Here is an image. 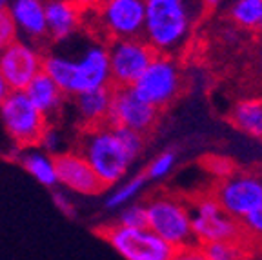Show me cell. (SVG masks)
<instances>
[{
    "instance_id": "20",
    "label": "cell",
    "mask_w": 262,
    "mask_h": 260,
    "mask_svg": "<svg viewBox=\"0 0 262 260\" xmlns=\"http://www.w3.org/2000/svg\"><path fill=\"white\" fill-rule=\"evenodd\" d=\"M229 120L242 133L262 138V98H248L238 102L229 113Z\"/></svg>"
},
{
    "instance_id": "33",
    "label": "cell",
    "mask_w": 262,
    "mask_h": 260,
    "mask_svg": "<svg viewBox=\"0 0 262 260\" xmlns=\"http://www.w3.org/2000/svg\"><path fill=\"white\" fill-rule=\"evenodd\" d=\"M9 4V0H0V9H6Z\"/></svg>"
},
{
    "instance_id": "8",
    "label": "cell",
    "mask_w": 262,
    "mask_h": 260,
    "mask_svg": "<svg viewBox=\"0 0 262 260\" xmlns=\"http://www.w3.org/2000/svg\"><path fill=\"white\" fill-rule=\"evenodd\" d=\"M189 213L193 239L199 240L201 246L211 242H241L244 236L241 220L228 215L213 197L201 199Z\"/></svg>"
},
{
    "instance_id": "17",
    "label": "cell",
    "mask_w": 262,
    "mask_h": 260,
    "mask_svg": "<svg viewBox=\"0 0 262 260\" xmlns=\"http://www.w3.org/2000/svg\"><path fill=\"white\" fill-rule=\"evenodd\" d=\"M8 9L15 20L16 29L24 31L33 40L48 38L44 0H13Z\"/></svg>"
},
{
    "instance_id": "22",
    "label": "cell",
    "mask_w": 262,
    "mask_h": 260,
    "mask_svg": "<svg viewBox=\"0 0 262 260\" xmlns=\"http://www.w3.org/2000/svg\"><path fill=\"white\" fill-rule=\"evenodd\" d=\"M146 182H147V177L144 175V173H140V175L129 179L126 184H122L119 189H115V191L111 193V197L107 199L106 206L110 207V209H115V207H119V206H122V204L129 202V200L133 199V197H135L144 186H146Z\"/></svg>"
},
{
    "instance_id": "27",
    "label": "cell",
    "mask_w": 262,
    "mask_h": 260,
    "mask_svg": "<svg viewBox=\"0 0 262 260\" xmlns=\"http://www.w3.org/2000/svg\"><path fill=\"white\" fill-rule=\"evenodd\" d=\"M204 166L211 175L219 177V179H226L235 173V164L224 157H208L204 160Z\"/></svg>"
},
{
    "instance_id": "19",
    "label": "cell",
    "mask_w": 262,
    "mask_h": 260,
    "mask_svg": "<svg viewBox=\"0 0 262 260\" xmlns=\"http://www.w3.org/2000/svg\"><path fill=\"white\" fill-rule=\"evenodd\" d=\"M20 149V147H18ZM15 162H18L33 179L46 187H55L58 184L57 169H55V160L51 153L44 151H33L24 147L15 155Z\"/></svg>"
},
{
    "instance_id": "15",
    "label": "cell",
    "mask_w": 262,
    "mask_h": 260,
    "mask_svg": "<svg viewBox=\"0 0 262 260\" xmlns=\"http://www.w3.org/2000/svg\"><path fill=\"white\" fill-rule=\"evenodd\" d=\"M80 9L71 0H48L46 2V26L51 42H64L80 26Z\"/></svg>"
},
{
    "instance_id": "16",
    "label": "cell",
    "mask_w": 262,
    "mask_h": 260,
    "mask_svg": "<svg viewBox=\"0 0 262 260\" xmlns=\"http://www.w3.org/2000/svg\"><path fill=\"white\" fill-rule=\"evenodd\" d=\"M111 95H113L111 84L75 95V106H77L78 117H80L82 129L106 126L111 106Z\"/></svg>"
},
{
    "instance_id": "14",
    "label": "cell",
    "mask_w": 262,
    "mask_h": 260,
    "mask_svg": "<svg viewBox=\"0 0 262 260\" xmlns=\"http://www.w3.org/2000/svg\"><path fill=\"white\" fill-rule=\"evenodd\" d=\"M53 160L58 184L68 187L70 191L78 195H100L106 189L90 162L77 151L55 153Z\"/></svg>"
},
{
    "instance_id": "2",
    "label": "cell",
    "mask_w": 262,
    "mask_h": 260,
    "mask_svg": "<svg viewBox=\"0 0 262 260\" xmlns=\"http://www.w3.org/2000/svg\"><path fill=\"white\" fill-rule=\"evenodd\" d=\"M77 153L90 162L100 182L106 187L115 186L129 169L133 157L124 146L115 127L100 126L82 129Z\"/></svg>"
},
{
    "instance_id": "23",
    "label": "cell",
    "mask_w": 262,
    "mask_h": 260,
    "mask_svg": "<svg viewBox=\"0 0 262 260\" xmlns=\"http://www.w3.org/2000/svg\"><path fill=\"white\" fill-rule=\"evenodd\" d=\"M201 248L208 260H244L241 242H211Z\"/></svg>"
},
{
    "instance_id": "26",
    "label": "cell",
    "mask_w": 262,
    "mask_h": 260,
    "mask_svg": "<svg viewBox=\"0 0 262 260\" xmlns=\"http://www.w3.org/2000/svg\"><path fill=\"white\" fill-rule=\"evenodd\" d=\"M16 31L18 29H16L9 9H0V51L16 40Z\"/></svg>"
},
{
    "instance_id": "11",
    "label": "cell",
    "mask_w": 262,
    "mask_h": 260,
    "mask_svg": "<svg viewBox=\"0 0 262 260\" xmlns=\"http://www.w3.org/2000/svg\"><path fill=\"white\" fill-rule=\"evenodd\" d=\"M209 197L233 219L242 220L258 204H262V177L233 173L215 186Z\"/></svg>"
},
{
    "instance_id": "13",
    "label": "cell",
    "mask_w": 262,
    "mask_h": 260,
    "mask_svg": "<svg viewBox=\"0 0 262 260\" xmlns=\"http://www.w3.org/2000/svg\"><path fill=\"white\" fill-rule=\"evenodd\" d=\"M42 57L33 46L15 40L0 51V75L11 91H24L42 71Z\"/></svg>"
},
{
    "instance_id": "24",
    "label": "cell",
    "mask_w": 262,
    "mask_h": 260,
    "mask_svg": "<svg viewBox=\"0 0 262 260\" xmlns=\"http://www.w3.org/2000/svg\"><path fill=\"white\" fill-rule=\"evenodd\" d=\"M117 224H120V226H126V228H135V229L147 228L146 206H142V204H133V206L126 207V209H124V211L119 215Z\"/></svg>"
},
{
    "instance_id": "3",
    "label": "cell",
    "mask_w": 262,
    "mask_h": 260,
    "mask_svg": "<svg viewBox=\"0 0 262 260\" xmlns=\"http://www.w3.org/2000/svg\"><path fill=\"white\" fill-rule=\"evenodd\" d=\"M144 37L159 53L171 51L188 35L189 15L184 0H144Z\"/></svg>"
},
{
    "instance_id": "10",
    "label": "cell",
    "mask_w": 262,
    "mask_h": 260,
    "mask_svg": "<svg viewBox=\"0 0 262 260\" xmlns=\"http://www.w3.org/2000/svg\"><path fill=\"white\" fill-rule=\"evenodd\" d=\"M133 90L157 110H162L179 97L182 73L171 58L159 55L133 84Z\"/></svg>"
},
{
    "instance_id": "6",
    "label": "cell",
    "mask_w": 262,
    "mask_h": 260,
    "mask_svg": "<svg viewBox=\"0 0 262 260\" xmlns=\"http://www.w3.org/2000/svg\"><path fill=\"white\" fill-rule=\"evenodd\" d=\"M107 51H110V84L115 88L133 85L147 69V66L160 55L149 42L142 40L140 37L113 40Z\"/></svg>"
},
{
    "instance_id": "21",
    "label": "cell",
    "mask_w": 262,
    "mask_h": 260,
    "mask_svg": "<svg viewBox=\"0 0 262 260\" xmlns=\"http://www.w3.org/2000/svg\"><path fill=\"white\" fill-rule=\"evenodd\" d=\"M231 20L242 29H258L262 22V0H237L229 9Z\"/></svg>"
},
{
    "instance_id": "30",
    "label": "cell",
    "mask_w": 262,
    "mask_h": 260,
    "mask_svg": "<svg viewBox=\"0 0 262 260\" xmlns=\"http://www.w3.org/2000/svg\"><path fill=\"white\" fill-rule=\"evenodd\" d=\"M53 202L66 216H75V206L64 191H53Z\"/></svg>"
},
{
    "instance_id": "1",
    "label": "cell",
    "mask_w": 262,
    "mask_h": 260,
    "mask_svg": "<svg viewBox=\"0 0 262 260\" xmlns=\"http://www.w3.org/2000/svg\"><path fill=\"white\" fill-rule=\"evenodd\" d=\"M42 71L53 78L64 95H78L110 84V51L104 46H91L80 60L48 55Z\"/></svg>"
},
{
    "instance_id": "18",
    "label": "cell",
    "mask_w": 262,
    "mask_h": 260,
    "mask_svg": "<svg viewBox=\"0 0 262 260\" xmlns=\"http://www.w3.org/2000/svg\"><path fill=\"white\" fill-rule=\"evenodd\" d=\"M24 93L35 104V107L48 118V122L51 117L58 115L66 98L64 91L58 88L57 82L49 77V75H46L44 71H40L37 77L29 82V85L24 90Z\"/></svg>"
},
{
    "instance_id": "7",
    "label": "cell",
    "mask_w": 262,
    "mask_h": 260,
    "mask_svg": "<svg viewBox=\"0 0 262 260\" xmlns=\"http://www.w3.org/2000/svg\"><path fill=\"white\" fill-rule=\"evenodd\" d=\"M147 228L177 249L189 246L193 240L191 213L171 197H159L146 206Z\"/></svg>"
},
{
    "instance_id": "5",
    "label": "cell",
    "mask_w": 262,
    "mask_h": 260,
    "mask_svg": "<svg viewBox=\"0 0 262 260\" xmlns=\"http://www.w3.org/2000/svg\"><path fill=\"white\" fill-rule=\"evenodd\" d=\"M0 118L6 133L20 149L40 146L46 131L49 129L48 118L35 107L24 91H9L0 106Z\"/></svg>"
},
{
    "instance_id": "34",
    "label": "cell",
    "mask_w": 262,
    "mask_h": 260,
    "mask_svg": "<svg viewBox=\"0 0 262 260\" xmlns=\"http://www.w3.org/2000/svg\"><path fill=\"white\" fill-rule=\"evenodd\" d=\"M258 62H260V73H262V49H260V55H258Z\"/></svg>"
},
{
    "instance_id": "28",
    "label": "cell",
    "mask_w": 262,
    "mask_h": 260,
    "mask_svg": "<svg viewBox=\"0 0 262 260\" xmlns=\"http://www.w3.org/2000/svg\"><path fill=\"white\" fill-rule=\"evenodd\" d=\"M244 233H251L255 236L262 239V204H258L253 211H250L241 220Z\"/></svg>"
},
{
    "instance_id": "31",
    "label": "cell",
    "mask_w": 262,
    "mask_h": 260,
    "mask_svg": "<svg viewBox=\"0 0 262 260\" xmlns=\"http://www.w3.org/2000/svg\"><path fill=\"white\" fill-rule=\"evenodd\" d=\"M9 88H8V84H6V80L2 78V75H0V106H2V102L6 100V97L9 95Z\"/></svg>"
},
{
    "instance_id": "25",
    "label": "cell",
    "mask_w": 262,
    "mask_h": 260,
    "mask_svg": "<svg viewBox=\"0 0 262 260\" xmlns=\"http://www.w3.org/2000/svg\"><path fill=\"white\" fill-rule=\"evenodd\" d=\"M177 160V153L175 151H164V153H160L159 157H157L155 160H153L149 166H147L146 173L144 175L147 177V180H157V179H162V177H166L171 171L173 164H175Z\"/></svg>"
},
{
    "instance_id": "32",
    "label": "cell",
    "mask_w": 262,
    "mask_h": 260,
    "mask_svg": "<svg viewBox=\"0 0 262 260\" xmlns=\"http://www.w3.org/2000/svg\"><path fill=\"white\" fill-rule=\"evenodd\" d=\"M221 2H222V0H202V4H204V8H206V9H209V11H211V9H217Z\"/></svg>"
},
{
    "instance_id": "29",
    "label": "cell",
    "mask_w": 262,
    "mask_h": 260,
    "mask_svg": "<svg viewBox=\"0 0 262 260\" xmlns=\"http://www.w3.org/2000/svg\"><path fill=\"white\" fill-rule=\"evenodd\" d=\"M171 260H208V256L204 255L201 246H184V248H179L175 251V256Z\"/></svg>"
},
{
    "instance_id": "12",
    "label": "cell",
    "mask_w": 262,
    "mask_h": 260,
    "mask_svg": "<svg viewBox=\"0 0 262 260\" xmlns=\"http://www.w3.org/2000/svg\"><path fill=\"white\" fill-rule=\"evenodd\" d=\"M95 13L113 40L137 38L144 31V0H104Z\"/></svg>"
},
{
    "instance_id": "9",
    "label": "cell",
    "mask_w": 262,
    "mask_h": 260,
    "mask_svg": "<svg viewBox=\"0 0 262 260\" xmlns=\"http://www.w3.org/2000/svg\"><path fill=\"white\" fill-rule=\"evenodd\" d=\"M113 88L111 95V106L107 113V127H127L131 131L144 135L155 129L159 122V111L149 102H146L133 85L127 88Z\"/></svg>"
},
{
    "instance_id": "4",
    "label": "cell",
    "mask_w": 262,
    "mask_h": 260,
    "mask_svg": "<svg viewBox=\"0 0 262 260\" xmlns=\"http://www.w3.org/2000/svg\"><path fill=\"white\" fill-rule=\"evenodd\" d=\"M124 260H171L177 248L160 239L149 228L135 229L120 224H107L95 229Z\"/></svg>"
},
{
    "instance_id": "35",
    "label": "cell",
    "mask_w": 262,
    "mask_h": 260,
    "mask_svg": "<svg viewBox=\"0 0 262 260\" xmlns=\"http://www.w3.org/2000/svg\"><path fill=\"white\" fill-rule=\"evenodd\" d=\"M258 29H260V33H262V22H260V26H258Z\"/></svg>"
}]
</instances>
